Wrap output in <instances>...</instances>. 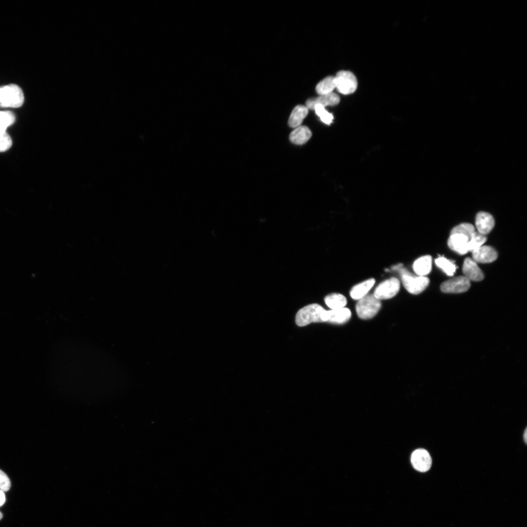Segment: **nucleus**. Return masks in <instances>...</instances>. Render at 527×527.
I'll return each mask as SVG.
<instances>
[{
    "label": "nucleus",
    "instance_id": "nucleus-1",
    "mask_svg": "<svg viewBox=\"0 0 527 527\" xmlns=\"http://www.w3.org/2000/svg\"><path fill=\"white\" fill-rule=\"evenodd\" d=\"M296 324L304 326L312 323L327 322V311L317 304H308L300 309L296 315Z\"/></svg>",
    "mask_w": 527,
    "mask_h": 527
},
{
    "label": "nucleus",
    "instance_id": "nucleus-2",
    "mask_svg": "<svg viewBox=\"0 0 527 527\" xmlns=\"http://www.w3.org/2000/svg\"><path fill=\"white\" fill-rule=\"evenodd\" d=\"M24 101L22 89L18 85L9 83L0 86V107L19 108Z\"/></svg>",
    "mask_w": 527,
    "mask_h": 527
},
{
    "label": "nucleus",
    "instance_id": "nucleus-3",
    "mask_svg": "<svg viewBox=\"0 0 527 527\" xmlns=\"http://www.w3.org/2000/svg\"><path fill=\"white\" fill-rule=\"evenodd\" d=\"M399 270L404 286L411 294L417 295L422 292L429 284V280L426 276L413 275L403 267Z\"/></svg>",
    "mask_w": 527,
    "mask_h": 527
},
{
    "label": "nucleus",
    "instance_id": "nucleus-4",
    "mask_svg": "<svg viewBox=\"0 0 527 527\" xmlns=\"http://www.w3.org/2000/svg\"><path fill=\"white\" fill-rule=\"evenodd\" d=\"M381 307L380 300L373 294H369L358 300L356 305V310L360 318L367 320L375 316Z\"/></svg>",
    "mask_w": 527,
    "mask_h": 527
},
{
    "label": "nucleus",
    "instance_id": "nucleus-5",
    "mask_svg": "<svg viewBox=\"0 0 527 527\" xmlns=\"http://www.w3.org/2000/svg\"><path fill=\"white\" fill-rule=\"evenodd\" d=\"M335 77L336 88L338 91L344 95L354 93L358 86L356 77L351 72L342 70L339 71Z\"/></svg>",
    "mask_w": 527,
    "mask_h": 527
},
{
    "label": "nucleus",
    "instance_id": "nucleus-6",
    "mask_svg": "<svg viewBox=\"0 0 527 527\" xmlns=\"http://www.w3.org/2000/svg\"><path fill=\"white\" fill-rule=\"evenodd\" d=\"M400 288L399 280L395 277L381 283L375 288L373 295L378 300H386L395 296Z\"/></svg>",
    "mask_w": 527,
    "mask_h": 527
},
{
    "label": "nucleus",
    "instance_id": "nucleus-7",
    "mask_svg": "<svg viewBox=\"0 0 527 527\" xmlns=\"http://www.w3.org/2000/svg\"><path fill=\"white\" fill-rule=\"evenodd\" d=\"M470 286V281L465 276H459L443 283L441 290L445 293H460L467 291Z\"/></svg>",
    "mask_w": 527,
    "mask_h": 527
},
{
    "label": "nucleus",
    "instance_id": "nucleus-8",
    "mask_svg": "<svg viewBox=\"0 0 527 527\" xmlns=\"http://www.w3.org/2000/svg\"><path fill=\"white\" fill-rule=\"evenodd\" d=\"M411 463L416 470L420 472H426L431 467L432 459L427 450L420 448L412 453Z\"/></svg>",
    "mask_w": 527,
    "mask_h": 527
},
{
    "label": "nucleus",
    "instance_id": "nucleus-9",
    "mask_svg": "<svg viewBox=\"0 0 527 527\" xmlns=\"http://www.w3.org/2000/svg\"><path fill=\"white\" fill-rule=\"evenodd\" d=\"M472 257L476 262L489 263L494 261L497 258L496 251L489 246H481L472 251Z\"/></svg>",
    "mask_w": 527,
    "mask_h": 527
},
{
    "label": "nucleus",
    "instance_id": "nucleus-10",
    "mask_svg": "<svg viewBox=\"0 0 527 527\" xmlns=\"http://www.w3.org/2000/svg\"><path fill=\"white\" fill-rule=\"evenodd\" d=\"M463 271L465 277L469 281H480L484 278L483 272L476 263L469 258L465 259L463 264Z\"/></svg>",
    "mask_w": 527,
    "mask_h": 527
},
{
    "label": "nucleus",
    "instance_id": "nucleus-11",
    "mask_svg": "<svg viewBox=\"0 0 527 527\" xmlns=\"http://www.w3.org/2000/svg\"><path fill=\"white\" fill-rule=\"evenodd\" d=\"M340 101L339 96L332 92L326 95H320L317 98L308 99L306 101L305 106L308 109L313 110L314 106L316 104H320L324 107L335 105L338 104Z\"/></svg>",
    "mask_w": 527,
    "mask_h": 527
},
{
    "label": "nucleus",
    "instance_id": "nucleus-12",
    "mask_svg": "<svg viewBox=\"0 0 527 527\" xmlns=\"http://www.w3.org/2000/svg\"><path fill=\"white\" fill-rule=\"evenodd\" d=\"M469 239L460 234H450L448 240V245L452 250L460 254H465L468 251Z\"/></svg>",
    "mask_w": 527,
    "mask_h": 527
},
{
    "label": "nucleus",
    "instance_id": "nucleus-13",
    "mask_svg": "<svg viewBox=\"0 0 527 527\" xmlns=\"http://www.w3.org/2000/svg\"><path fill=\"white\" fill-rule=\"evenodd\" d=\"M475 224L478 232L485 235L493 228L494 220L490 214L480 212L476 215Z\"/></svg>",
    "mask_w": 527,
    "mask_h": 527
},
{
    "label": "nucleus",
    "instance_id": "nucleus-14",
    "mask_svg": "<svg viewBox=\"0 0 527 527\" xmlns=\"http://www.w3.org/2000/svg\"><path fill=\"white\" fill-rule=\"evenodd\" d=\"M350 310L345 307L327 311V322L335 324H343L351 318Z\"/></svg>",
    "mask_w": 527,
    "mask_h": 527
},
{
    "label": "nucleus",
    "instance_id": "nucleus-15",
    "mask_svg": "<svg viewBox=\"0 0 527 527\" xmlns=\"http://www.w3.org/2000/svg\"><path fill=\"white\" fill-rule=\"evenodd\" d=\"M375 283L374 278H370L355 285L350 291V297L359 300L367 295Z\"/></svg>",
    "mask_w": 527,
    "mask_h": 527
},
{
    "label": "nucleus",
    "instance_id": "nucleus-16",
    "mask_svg": "<svg viewBox=\"0 0 527 527\" xmlns=\"http://www.w3.org/2000/svg\"><path fill=\"white\" fill-rule=\"evenodd\" d=\"M432 258L429 255L422 256L416 260L413 264L414 272L419 276H425L431 270Z\"/></svg>",
    "mask_w": 527,
    "mask_h": 527
},
{
    "label": "nucleus",
    "instance_id": "nucleus-17",
    "mask_svg": "<svg viewBox=\"0 0 527 527\" xmlns=\"http://www.w3.org/2000/svg\"><path fill=\"white\" fill-rule=\"evenodd\" d=\"M310 130L307 126H299L296 127L289 135L290 140L296 144L305 143L311 137Z\"/></svg>",
    "mask_w": 527,
    "mask_h": 527
},
{
    "label": "nucleus",
    "instance_id": "nucleus-18",
    "mask_svg": "<svg viewBox=\"0 0 527 527\" xmlns=\"http://www.w3.org/2000/svg\"><path fill=\"white\" fill-rule=\"evenodd\" d=\"M308 109L304 105L296 106L292 110L288 120V125L292 128L300 126L308 114Z\"/></svg>",
    "mask_w": 527,
    "mask_h": 527
},
{
    "label": "nucleus",
    "instance_id": "nucleus-19",
    "mask_svg": "<svg viewBox=\"0 0 527 527\" xmlns=\"http://www.w3.org/2000/svg\"><path fill=\"white\" fill-rule=\"evenodd\" d=\"M326 304L331 309L343 308L347 304L346 298L340 293H331L324 298Z\"/></svg>",
    "mask_w": 527,
    "mask_h": 527
},
{
    "label": "nucleus",
    "instance_id": "nucleus-20",
    "mask_svg": "<svg viewBox=\"0 0 527 527\" xmlns=\"http://www.w3.org/2000/svg\"><path fill=\"white\" fill-rule=\"evenodd\" d=\"M335 88H336L335 77L328 76L317 84L316 91L320 95H324L332 93Z\"/></svg>",
    "mask_w": 527,
    "mask_h": 527
},
{
    "label": "nucleus",
    "instance_id": "nucleus-21",
    "mask_svg": "<svg viewBox=\"0 0 527 527\" xmlns=\"http://www.w3.org/2000/svg\"><path fill=\"white\" fill-rule=\"evenodd\" d=\"M15 121V116L10 111H0V134L6 132L7 128Z\"/></svg>",
    "mask_w": 527,
    "mask_h": 527
},
{
    "label": "nucleus",
    "instance_id": "nucleus-22",
    "mask_svg": "<svg viewBox=\"0 0 527 527\" xmlns=\"http://www.w3.org/2000/svg\"><path fill=\"white\" fill-rule=\"evenodd\" d=\"M436 265L440 268L446 274L453 276L456 267L454 262L447 260L444 257H440L435 261Z\"/></svg>",
    "mask_w": 527,
    "mask_h": 527
},
{
    "label": "nucleus",
    "instance_id": "nucleus-23",
    "mask_svg": "<svg viewBox=\"0 0 527 527\" xmlns=\"http://www.w3.org/2000/svg\"><path fill=\"white\" fill-rule=\"evenodd\" d=\"M486 240V237L484 235L475 231L468 241V251L472 252L479 248L485 243Z\"/></svg>",
    "mask_w": 527,
    "mask_h": 527
},
{
    "label": "nucleus",
    "instance_id": "nucleus-24",
    "mask_svg": "<svg viewBox=\"0 0 527 527\" xmlns=\"http://www.w3.org/2000/svg\"><path fill=\"white\" fill-rule=\"evenodd\" d=\"M475 232L474 226L470 223H461L454 227L451 231L450 234H460L466 236L469 240L472 234Z\"/></svg>",
    "mask_w": 527,
    "mask_h": 527
},
{
    "label": "nucleus",
    "instance_id": "nucleus-25",
    "mask_svg": "<svg viewBox=\"0 0 527 527\" xmlns=\"http://www.w3.org/2000/svg\"><path fill=\"white\" fill-rule=\"evenodd\" d=\"M313 110L315 111L316 114L323 122L327 124L331 123L333 116L325 109L324 107L320 104H316L314 106Z\"/></svg>",
    "mask_w": 527,
    "mask_h": 527
},
{
    "label": "nucleus",
    "instance_id": "nucleus-26",
    "mask_svg": "<svg viewBox=\"0 0 527 527\" xmlns=\"http://www.w3.org/2000/svg\"><path fill=\"white\" fill-rule=\"evenodd\" d=\"M12 145V139L7 132L0 134V152L7 151Z\"/></svg>",
    "mask_w": 527,
    "mask_h": 527
},
{
    "label": "nucleus",
    "instance_id": "nucleus-27",
    "mask_svg": "<svg viewBox=\"0 0 527 527\" xmlns=\"http://www.w3.org/2000/svg\"><path fill=\"white\" fill-rule=\"evenodd\" d=\"M11 487V482L8 476L0 469V490L8 491Z\"/></svg>",
    "mask_w": 527,
    "mask_h": 527
},
{
    "label": "nucleus",
    "instance_id": "nucleus-28",
    "mask_svg": "<svg viewBox=\"0 0 527 527\" xmlns=\"http://www.w3.org/2000/svg\"><path fill=\"white\" fill-rule=\"evenodd\" d=\"M5 501V496L4 491L0 490V507L3 505Z\"/></svg>",
    "mask_w": 527,
    "mask_h": 527
},
{
    "label": "nucleus",
    "instance_id": "nucleus-29",
    "mask_svg": "<svg viewBox=\"0 0 527 527\" xmlns=\"http://www.w3.org/2000/svg\"><path fill=\"white\" fill-rule=\"evenodd\" d=\"M402 266L403 264H399L393 266L392 267V269L393 270H399L402 267Z\"/></svg>",
    "mask_w": 527,
    "mask_h": 527
},
{
    "label": "nucleus",
    "instance_id": "nucleus-30",
    "mask_svg": "<svg viewBox=\"0 0 527 527\" xmlns=\"http://www.w3.org/2000/svg\"><path fill=\"white\" fill-rule=\"evenodd\" d=\"M527 428H526V429L525 430V432H524V439L525 442L526 444H527Z\"/></svg>",
    "mask_w": 527,
    "mask_h": 527
},
{
    "label": "nucleus",
    "instance_id": "nucleus-31",
    "mask_svg": "<svg viewBox=\"0 0 527 527\" xmlns=\"http://www.w3.org/2000/svg\"><path fill=\"white\" fill-rule=\"evenodd\" d=\"M2 518V513H1V512L0 511V520L1 519V518Z\"/></svg>",
    "mask_w": 527,
    "mask_h": 527
}]
</instances>
